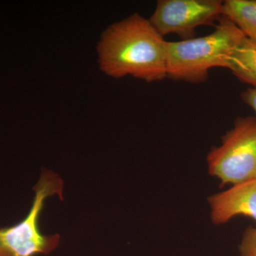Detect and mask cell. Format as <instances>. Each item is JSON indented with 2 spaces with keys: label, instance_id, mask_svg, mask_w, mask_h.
Segmentation results:
<instances>
[{
  "label": "cell",
  "instance_id": "obj_1",
  "mask_svg": "<svg viewBox=\"0 0 256 256\" xmlns=\"http://www.w3.org/2000/svg\"><path fill=\"white\" fill-rule=\"evenodd\" d=\"M166 44L149 20L134 14L108 26L98 45L101 70L114 78L148 82L168 77Z\"/></svg>",
  "mask_w": 256,
  "mask_h": 256
},
{
  "label": "cell",
  "instance_id": "obj_4",
  "mask_svg": "<svg viewBox=\"0 0 256 256\" xmlns=\"http://www.w3.org/2000/svg\"><path fill=\"white\" fill-rule=\"evenodd\" d=\"M207 164L210 174L222 185L256 180V117L236 119L220 146L208 153Z\"/></svg>",
  "mask_w": 256,
  "mask_h": 256
},
{
  "label": "cell",
  "instance_id": "obj_5",
  "mask_svg": "<svg viewBox=\"0 0 256 256\" xmlns=\"http://www.w3.org/2000/svg\"><path fill=\"white\" fill-rule=\"evenodd\" d=\"M223 15L220 0H159L149 20L163 37L174 34L184 40L195 37L197 28L214 24Z\"/></svg>",
  "mask_w": 256,
  "mask_h": 256
},
{
  "label": "cell",
  "instance_id": "obj_8",
  "mask_svg": "<svg viewBox=\"0 0 256 256\" xmlns=\"http://www.w3.org/2000/svg\"><path fill=\"white\" fill-rule=\"evenodd\" d=\"M224 15L233 22L246 37L256 42V0H226Z\"/></svg>",
  "mask_w": 256,
  "mask_h": 256
},
{
  "label": "cell",
  "instance_id": "obj_6",
  "mask_svg": "<svg viewBox=\"0 0 256 256\" xmlns=\"http://www.w3.org/2000/svg\"><path fill=\"white\" fill-rule=\"evenodd\" d=\"M210 218L216 225L227 223L238 216L256 223V180L232 185L208 198Z\"/></svg>",
  "mask_w": 256,
  "mask_h": 256
},
{
  "label": "cell",
  "instance_id": "obj_3",
  "mask_svg": "<svg viewBox=\"0 0 256 256\" xmlns=\"http://www.w3.org/2000/svg\"><path fill=\"white\" fill-rule=\"evenodd\" d=\"M63 181L54 172L42 170L41 178L34 188L35 196L28 215L13 226L0 229V256H34L48 254L58 246V234L44 236L38 220L48 197L58 194L63 200Z\"/></svg>",
  "mask_w": 256,
  "mask_h": 256
},
{
  "label": "cell",
  "instance_id": "obj_7",
  "mask_svg": "<svg viewBox=\"0 0 256 256\" xmlns=\"http://www.w3.org/2000/svg\"><path fill=\"white\" fill-rule=\"evenodd\" d=\"M228 69L240 82L256 88V42L244 37L232 55Z\"/></svg>",
  "mask_w": 256,
  "mask_h": 256
},
{
  "label": "cell",
  "instance_id": "obj_10",
  "mask_svg": "<svg viewBox=\"0 0 256 256\" xmlns=\"http://www.w3.org/2000/svg\"><path fill=\"white\" fill-rule=\"evenodd\" d=\"M240 97L242 100L249 107L252 108L256 114V88H249L242 92Z\"/></svg>",
  "mask_w": 256,
  "mask_h": 256
},
{
  "label": "cell",
  "instance_id": "obj_2",
  "mask_svg": "<svg viewBox=\"0 0 256 256\" xmlns=\"http://www.w3.org/2000/svg\"><path fill=\"white\" fill-rule=\"evenodd\" d=\"M244 37L242 30L223 15L210 34L168 42V77L192 84L206 82L210 69L228 68L232 55Z\"/></svg>",
  "mask_w": 256,
  "mask_h": 256
},
{
  "label": "cell",
  "instance_id": "obj_9",
  "mask_svg": "<svg viewBox=\"0 0 256 256\" xmlns=\"http://www.w3.org/2000/svg\"><path fill=\"white\" fill-rule=\"evenodd\" d=\"M240 256H256V228H248L244 232L239 246Z\"/></svg>",
  "mask_w": 256,
  "mask_h": 256
}]
</instances>
